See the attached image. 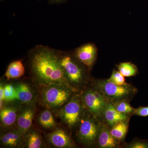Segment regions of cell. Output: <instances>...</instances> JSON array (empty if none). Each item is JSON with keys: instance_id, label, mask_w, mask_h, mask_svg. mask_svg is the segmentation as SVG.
<instances>
[{"instance_id": "6da1fadb", "label": "cell", "mask_w": 148, "mask_h": 148, "mask_svg": "<svg viewBox=\"0 0 148 148\" xmlns=\"http://www.w3.org/2000/svg\"><path fill=\"white\" fill-rule=\"evenodd\" d=\"M27 58L29 78L38 87L54 83L69 86L60 63L59 50L37 45L29 51Z\"/></svg>"}, {"instance_id": "7a4b0ae2", "label": "cell", "mask_w": 148, "mask_h": 148, "mask_svg": "<svg viewBox=\"0 0 148 148\" xmlns=\"http://www.w3.org/2000/svg\"><path fill=\"white\" fill-rule=\"evenodd\" d=\"M59 54L69 86L77 92L82 91L88 82L90 70L78 60L73 51L59 50Z\"/></svg>"}, {"instance_id": "3957f363", "label": "cell", "mask_w": 148, "mask_h": 148, "mask_svg": "<svg viewBox=\"0 0 148 148\" xmlns=\"http://www.w3.org/2000/svg\"><path fill=\"white\" fill-rule=\"evenodd\" d=\"M77 92L68 85L51 84L40 88L37 104L54 113L62 108Z\"/></svg>"}, {"instance_id": "277c9868", "label": "cell", "mask_w": 148, "mask_h": 148, "mask_svg": "<svg viewBox=\"0 0 148 148\" xmlns=\"http://www.w3.org/2000/svg\"><path fill=\"white\" fill-rule=\"evenodd\" d=\"M85 110L81 93L77 92L66 105L55 114L69 130L77 128Z\"/></svg>"}, {"instance_id": "5b68a950", "label": "cell", "mask_w": 148, "mask_h": 148, "mask_svg": "<svg viewBox=\"0 0 148 148\" xmlns=\"http://www.w3.org/2000/svg\"><path fill=\"white\" fill-rule=\"evenodd\" d=\"M100 123L98 119L85 109L77 127V136L82 144L90 147L97 142Z\"/></svg>"}, {"instance_id": "8992f818", "label": "cell", "mask_w": 148, "mask_h": 148, "mask_svg": "<svg viewBox=\"0 0 148 148\" xmlns=\"http://www.w3.org/2000/svg\"><path fill=\"white\" fill-rule=\"evenodd\" d=\"M94 88L101 92L108 102L112 103L126 99L137 90L127 84L118 85L108 80H101L95 82Z\"/></svg>"}, {"instance_id": "52a82bcc", "label": "cell", "mask_w": 148, "mask_h": 148, "mask_svg": "<svg viewBox=\"0 0 148 148\" xmlns=\"http://www.w3.org/2000/svg\"><path fill=\"white\" fill-rule=\"evenodd\" d=\"M84 108L97 119L103 116L108 101L95 88H85L80 92Z\"/></svg>"}, {"instance_id": "ba28073f", "label": "cell", "mask_w": 148, "mask_h": 148, "mask_svg": "<svg viewBox=\"0 0 148 148\" xmlns=\"http://www.w3.org/2000/svg\"><path fill=\"white\" fill-rule=\"evenodd\" d=\"M17 93L16 102L21 105L37 103L40 88L34 84L30 79H14Z\"/></svg>"}, {"instance_id": "9c48e42d", "label": "cell", "mask_w": 148, "mask_h": 148, "mask_svg": "<svg viewBox=\"0 0 148 148\" xmlns=\"http://www.w3.org/2000/svg\"><path fill=\"white\" fill-rule=\"evenodd\" d=\"M44 140L47 146L56 148L75 147V145L67 130L58 126L45 134Z\"/></svg>"}, {"instance_id": "30bf717a", "label": "cell", "mask_w": 148, "mask_h": 148, "mask_svg": "<svg viewBox=\"0 0 148 148\" xmlns=\"http://www.w3.org/2000/svg\"><path fill=\"white\" fill-rule=\"evenodd\" d=\"M21 105L16 101L4 103L2 108L0 109L1 131L16 127Z\"/></svg>"}, {"instance_id": "8fae6325", "label": "cell", "mask_w": 148, "mask_h": 148, "mask_svg": "<svg viewBox=\"0 0 148 148\" xmlns=\"http://www.w3.org/2000/svg\"><path fill=\"white\" fill-rule=\"evenodd\" d=\"M37 105V103H32L21 105L16 127L23 135L33 127V121L36 114Z\"/></svg>"}, {"instance_id": "7c38bea8", "label": "cell", "mask_w": 148, "mask_h": 148, "mask_svg": "<svg viewBox=\"0 0 148 148\" xmlns=\"http://www.w3.org/2000/svg\"><path fill=\"white\" fill-rule=\"evenodd\" d=\"M73 53L78 60L90 71L96 60L98 49L95 44L87 43L77 47Z\"/></svg>"}, {"instance_id": "4fadbf2b", "label": "cell", "mask_w": 148, "mask_h": 148, "mask_svg": "<svg viewBox=\"0 0 148 148\" xmlns=\"http://www.w3.org/2000/svg\"><path fill=\"white\" fill-rule=\"evenodd\" d=\"M24 135L15 128L2 130L0 137L1 147L22 148Z\"/></svg>"}, {"instance_id": "5bb4252c", "label": "cell", "mask_w": 148, "mask_h": 148, "mask_svg": "<svg viewBox=\"0 0 148 148\" xmlns=\"http://www.w3.org/2000/svg\"><path fill=\"white\" fill-rule=\"evenodd\" d=\"M46 144L39 129L32 127L24 135L22 148H44Z\"/></svg>"}, {"instance_id": "9a60e30c", "label": "cell", "mask_w": 148, "mask_h": 148, "mask_svg": "<svg viewBox=\"0 0 148 148\" xmlns=\"http://www.w3.org/2000/svg\"><path fill=\"white\" fill-rule=\"evenodd\" d=\"M53 112L47 108H43L37 118L38 125L41 129L49 132L52 131L58 126L54 119Z\"/></svg>"}, {"instance_id": "2e32d148", "label": "cell", "mask_w": 148, "mask_h": 148, "mask_svg": "<svg viewBox=\"0 0 148 148\" xmlns=\"http://www.w3.org/2000/svg\"><path fill=\"white\" fill-rule=\"evenodd\" d=\"M117 140L111 134L110 130L107 125L100 123L97 142L100 147L113 148L117 147Z\"/></svg>"}, {"instance_id": "e0dca14e", "label": "cell", "mask_w": 148, "mask_h": 148, "mask_svg": "<svg viewBox=\"0 0 148 148\" xmlns=\"http://www.w3.org/2000/svg\"><path fill=\"white\" fill-rule=\"evenodd\" d=\"M104 117L107 124L113 126L119 122L127 120V114L118 112L111 102H108L103 113Z\"/></svg>"}, {"instance_id": "ac0fdd59", "label": "cell", "mask_w": 148, "mask_h": 148, "mask_svg": "<svg viewBox=\"0 0 148 148\" xmlns=\"http://www.w3.org/2000/svg\"><path fill=\"white\" fill-rule=\"evenodd\" d=\"M25 72V68L22 61H13L8 67L5 77L8 81L18 79L24 76Z\"/></svg>"}, {"instance_id": "d6986e66", "label": "cell", "mask_w": 148, "mask_h": 148, "mask_svg": "<svg viewBox=\"0 0 148 148\" xmlns=\"http://www.w3.org/2000/svg\"><path fill=\"white\" fill-rule=\"evenodd\" d=\"M128 125L127 120L118 123L112 126L110 130L111 134L117 140H123L127 134Z\"/></svg>"}, {"instance_id": "ffe728a7", "label": "cell", "mask_w": 148, "mask_h": 148, "mask_svg": "<svg viewBox=\"0 0 148 148\" xmlns=\"http://www.w3.org/2000/svg\"><path fill=\"white\" fill-rule=\"evenodd\" d=\"M118 71L125 77L135 76L138 72L137 66L131 62H123L120 63L117 66Z\"/></svg>"}, {"instance_id": "44dd1931", "label": "cell", "mask_w": 148, "mask_h": 148, "mask_svg": "<svg viewBox=\"0 0 148 148\" xmlns=\"http://www.w3.org/2000/svg\"><path fill=\"white\" fill-rule=\"evenodd\" d=\"M16 98L17 93L13 82H5L4 103L16 101Z\"/></svg>"}, {"instance_id": "7402d4cb", "label": "cell", "mask_w": 148, "mask_h": 148, "mask_svg": "<svg viewBox=\"0 0 148 148\" xmlns=\"http://www.w3.org/2000/svg\"><path fill=\"white\" fill-rule=\"evenodd\" d=\"M112 103L117 110L125 114L133 113L135 110L130 105L126 99L119 100Z\"/></svg>"}, {"instance_id": "603a6c76", "label": "cell", "mask_w": 148, "mask_h": 148, "mask_svg": "<svg viewBox=\"0 0 148 148\" xmlns=\"http://www.w3.org/2000/svg\"><path fill=\"white\" fill-rule=\"evenodd\" d=\"M109 81L118 85H123L126 84L125 83V77L119 71L114 70L110 78Z\"/></svg>"}, {"instance_id": "cb8c5ba5", "label": "cell", "mask_w": 148, "mask_h": 148, "mask_svg": "<svg viewBox=\"0 0 148 148\" xmlns=\"http://www.w3.org/2000/svg\"><path fill=\"white\" fill-rule=\"evenodd\" d=\"M127 147L130 148H148V141H147V140L135 141L128 145Z\"/></svg>"}, {"instance_id": "d4e9b609", "label": "cell", "mask_w": 148, "mask_h": 148, "mask_svg": "<svg viewBox=\"0 0 148 148\" xmlns=\"http://www.w3.org/2000/svg\"><path fill=\"white\" fill-rule=\"evenodd\" d=\"M133 114L140 116H148V107H140L134 110Z\"/></svg>"}, {"instance_id": "484cf974", "label": "cell", "mask_w": 148, "mask_h": 148, "mask_svg": "<svg viewBox=\"0 0 148 148\" xmlns=\"http://www.w3.org/2000/svg\"><path fill=\"white\" fill-rule=\"evenodd\" d=\"M4 84L3 80H1L0 83V109L2 108L4 103Z\"/></svg>"}, {"instance_id": "4316f807", "label": "cell", "mask_w": 148, "mask_h": 148, "mask_svg": "<svg viewBox=\"0 0 148 148\" xmlns=\"http://www.w3.org/2000/svg\"><path fill=\"white\" fill-rule=\"evenodd\" d=\"M69 0H49V2L51 4H58L63 3L68 1Z\"/></svg>"}, {"instance_id": "83f0119b", "label": "cell", "mask_w": 148, "mask_h": 148, "mask_svg": "<svg viewBox=\"0 0 148 148\" xmlns=\"http://www.w3.org/2000/svg\"><path fill=\"white\" fill-rule=\"evenodd\" d=\"M0 1H3V0H0Z\"/></svg>"}]
</instances>
